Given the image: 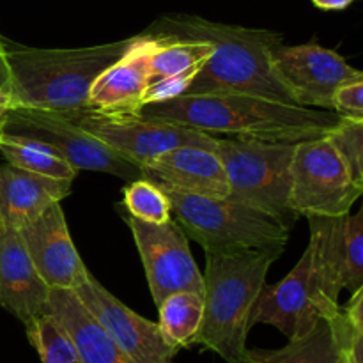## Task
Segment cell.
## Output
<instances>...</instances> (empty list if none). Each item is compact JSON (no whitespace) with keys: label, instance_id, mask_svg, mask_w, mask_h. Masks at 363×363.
Wrapping results in <instances>:
<instances>
[{"label":"cell","instance_id":"obj_1","mask_svg":"<svg viewBox=\"0 0 363 363\" xmlns=\"http://www.w3.org/2000/svg\"><path fill=\"white\" fill-rule=\"evenodd\" d=\"M138 113L211 135L286 144L326 137L342 121L333 110L308 108L245 92L183 94L144 105Z\"/></svg>","mask_w":363,"mask_h":363},{"label":"cell","instance_id":"obj_2","mask_svg":"<svg viewBox=\"0 0 363 363\" xmlns=\"http://www.w3.org/2000/svg\"><path fill=\"white\" fill-rule=\"evenodd\" d=\"M147 32L213 45V53L184 94L245 92L294 105L272 67L273 50L282 45V35L277 32L215 23L183 14L162 18Z\"/></svg>","mask_w":363,"mask_h":363},{"label":"cell","instance_id":"obj_3","mask_svg":"<svg viewBox=\"0 0 363 363\" xmlns=\"http://www.w3.org/2000/svg\"><path fill=\"white\" fill-rule=\"evenodd\" d=\"M284 248L206 252L204 318L194 346L227 363H248V332L259 293Z\"/></svg>","mask_w":363,"mask_h":363},{"label":"cell","instance_id":"obj_4","mask_svg":"<svg viewBox=\"0 0 363 363\" xmlns=\"http://www.w3.org/2000/svg\"><path fill=\"white\" fill-rule=\"evenodd\" d=\"M130 43L131 38L84 48H28L6 43L13 108L60 116L87 110L98 74L119 59Z\"/></svg>","mask_w":363,"mask_h":363},{"label":"cell","instance_id":"obj_5","mask_svg":"<svg viewBox=\"0 0 363 363\" xmlns=\"http://www.w3.org/2000/svg\"><path fill=\"white\" fill-rule=\"evenodd\" d=\"M158 186L169 197L172 218L206 252L286 248L289 241V227L233 199L202 197Z\"/></svg>","mask_w":363,"mask_h":363},{"label":"cell","instance_id":"obj_6","mask_svg":"<svg viewBox=\"0 0 363 363\" xmlns=\"http://www.w3.org/2000/svg\"><path fill=\"white\" fill-rule=\"evenodd\" d=\"M294 147L296 144L286 142L216 135L213 149L225 169L227 197L269 215L291 229L298 220L289 204Z\"/></svg>","mask_w":363,"mask_h":363},{"label":"cell","instance_id":"obj_7","mask_svg":"<svg viewBox=\"0 0 363 363\" xmlns=\"http://www.w3.org/2000/svg\"><path fill=\"white\" fill-rule=\"evenodd\" d=\"M347 163L330 135L298 142L291 162V209L298 216H344L362 197Z\"/></svg>","mask_w":363,"mask_h":363},{"label":"cell","instance_id":"obj_8","mask_svg":"<svg viewBox=\"0 0 363 363\" xmlns=\"http://www.w3.org/2000/svg\"><path fill=\"white\" fill-rule=\"evenodd\" d=\"M66 117L138 167L147 165L163 152L181 145L215 147L216 135L190 130L169 121L147 119L140 113L112 116L82 110Z\"/></svg>","mask_w":363,"mask_h":363},{"label":"cell","instance_id":"obj_9","mask_svg":"<svg viewBox=\"0 0 363 363\" xmlns=\"http://www.w3.org/2000/svg\"><path fill=\"white\" fill-rule=\"evenodd\" d=\"M339 312L340 305H333L323 293L312 255L305 248L296 266L280 282L262 286L252 312V326L269 325L291 340Z\"/></svg>","mask_w":363,"mask_h":363},{"label":"cell","instance_id":"obj_10","mask_svg":"<svg viewBox=\"0 0 363 363\" xmlns=\"http://www.w3.org/2000/svg\"><path fill=\"white\" fill-rule=\"evenodd\" d=\"M123 220L131 230L156 305L179 291L204 294V277L191 255L186 233L176 220L147 223L128 213Z\"/></svg>","mask_w":363,"mask_h":363},{"label":"cell","instance_id":"obj_11","mask_svg":"<svg viewBox=\"0 0 363 363\" xmlns=\"http://www.w3.org/2000/svg\"><path fill=\"white\" fill-rule=\"evenodd\" d=\"M6 131L38 138L55 147L77 170L112 174L126 181L142 177V167L121 156L101 140L92 137L69 117L30 108H13Z\"/></svg>","mask_w":363,"mask_h":363},{"label":"cell","instance_id":"obj_12","mask_svg":"<svg viewBox=\"0 0 363 363\" xmlns=\"http://www.w3.org/2000/svg\"><path fill=\"white\" fill-rule=\"evenodd\" d=\"M272 67L294 105L308 108L333 110L337 91L363 80V71L351 66L335 50L315 43L279 45L272 53Z\"/></svg>","mask_w":363,"mask_h":363},{"label":"cell","instance_id":"obj_13","mask_svg":"<svg viewBox=\"0 0 363 363\" xmlns=\"http://www.w3.org/2000/svg\"><path fill=\"white\" fill-rule=\"evenodd\" d=\"M73 291L131 363H169L177 354V350L163 339L158 323L126 307L91 272Z\"/></svg>","mask_w":363,"mask_h":363},{"label":"cell","instance_id":"obj_14","mask_svg":"<svg viewBox=\"0 0 363 363\" xmlns=\"http://www.w3.org/2000/svg\"><path fill=\"white\" fill-rule=\"evenodd\" d=\"M35 269L50 289H77L85 282V268L64 216L60 202L18 229Z\"/></svg>","mask_w":363,"mask_h":363},{"label":"cell","instance_id":"obj_15","mask_svg":"<svg viewBox=\"0 0 363 363\" xmlns=\"http://www.w3.org/2000/svg\"><path fill=\"white\" fill-rule=\"evenodd\" d=\"M155 34L131 38L126 52L98 74L87 99V110L99 113H138L149 84V62L155 50Z\"/></svg>","mask_w":363,"mask_h":363},{"label":"cell","instance_id":"obj_16","mask_svg":"<svg viewBox=\"0 0 363 363\" xmlns=\"http://www.w3.org/2000/svg\"><path fill=\"white\" fill-rule=\"evenodd\" d=\"M50 291L35 269L20 233L0 225V308L27 325L46 312Z\"/></svg>","mask_w":363,"mask_h":363},{"label":"cell","instance_id":"obj_17","mask_svg":"<svg viewBox=\"0 0 363 363\" xmlns=\"http://www.w3.org/2000/svg\"><path fill=\"white\" fill-rule=\"evenodd\" d=\"M142 177L156 184L202 197H227L225 169L213 147L181 145L142 167Z\"/></svg>","mask_w":363,"mask_h":363},{"label":"cell","instance_id":"obj_18","mask_svg":"<svg viewBox=\"0 0 363 363\" xmlns=\"http://www.w3.org/2000/svg\"><path fill=\"white\" fill-rule=\"evenodd\" d=\"M71 194V181L4 163L0 167V225L21 229Z\"/></svg>","mask_w":363,"mask_h":363},{"label":"cell","instance_id":"obj_19","mask_svg":"<svg viewBox=\"0 0 363 363\" xmlns=\"http://www.w3.org/2000/svg\"><path fill=\"white\" fill-rule=\"evenodd\" d=\"M46 312L66 328L82 363H131L89 314L73 289H52Z\"/></svg>","mask_w":363,"mask_h":363},{"label":"cell","instance_id":"obj_20","mask_svg":"<svg viewBox=\"0 0 363 363\" xmlns=\"http://www.w3.org/2000/svg\"><path fill=\"white\" fill-rule=\"evenodd\" d=\"M346 318H323L311 332L287 340L279 350H248V363H342Z\"/></svg>","mask_w":363,"mask_h":363},{"label":"cell","instance_id":"obj_21","mask_svg":"<svg viewBox=\"0 0 363 363\" xmlns=\"http://www.w3.org/2000/svg\"><path fill=\"white\" fill-rule=\"evenodd\" d=\"M0 152L7 163L28 172L71 183L78 176V170L55 147L38 138L4 131L0 137Z\"/></svg>","mask_w":363,"mask_h":363},{"label":"cell","instance_id":"obj_22","mask_svg":"<svg viewBox=\"0 0 363 363\" xmlns=\"http://www.w3.org/2000/svg\"><path fill=\"white\" fill-rule=\"evenodd\" d=\"M156 307L163 339L177 351L194 346L204 318V296L194 291H179L169 294Z\"/></svg>","mask_w":363,"mask_h":363},{"label":"cell","instance_id":"obj_23","mask_svg":"<svg viewBox=\"0 0 363 363\" xmlns=\"http://www.w3.org/2000/svg\"><path fill=\"white\" fill-rule=\"evenodd\" d=\"M155 35L158 38V41H156L155 50L151 53V62H149V84H155L170 74L181 73L194 64L204 62L213 53L211 43L163 34Z\"/></svg>","mask_w":363,"mask_h":363},{"label":"cell","instance_id":"obj_24","mask_svg":"<svg viewBox=\"0 0 363 363\" xmlns=\"http://www.w3.org/2000/svg\"><path fill=\"white\" fill-rule=\"evenodd\" d=\"M25 333L41 363H82L71 335L48 312L28 321Z\"/></svg>","mask_w":363,"mask_h":363},{"label":"cell","instance_id":"obj_25","mask_svg":"<svg viewBox=\"0 0 363 363\" xmlns=\"http://www.w3.org/2000/svg\"><path fill=\"white\" fill-rule=\"evenodd\" d=\"M123 206L133 218L147 223H165L172 218V208L165 191L145 177L130 181L123 190Z\"/></svg>","mask_w":363,"mask_h":363},{"label":"cell","instance_id":"obj_26","mask_svg":"<svg viewBox=\"0 0 363 363\" xmlns=\"http://www.w3.org/2000/svg\"><path fill=\"white\" fill-rule=\"evenodd\" d=\"M363 284V208L346 216L344 225V289L351 294Z\"/></svg>","mask_w":363,"mask_h":363},{"label":"cell","instance_id":"obj_27","mask_svg":"<svg viewBox=\"0 0 363 363\" xmlns=\"http://www.w3.org/2000/svg\"><path fill=\"white\" fill-rule=\"evenodd\" d=\"M330 138L346 156L354 179L363 188V119L342 117L335 130L330 133Z\"/></svg>","mask_w":363,"mask_h":363},{"label":"cell","instance_id":"obj_28","mask_svg":"<svg viewBox=\"0 0 363 363\" xmlns=\"http://www.w3.org/2000/svg\"><path fill=\"white\" fill-rule=\"evenodd\" d=\"M204 62L194 64V66L181 71V73L170 74V77L162 78V80L155 82V84H149L144 92V98H142V106L151 105V103L169 101V99L177 98V96H183L186 89L190 87L191 82H194V78L197 77L199 71L202 69Z\"/></svg>","mask_w":363,"mask_h":363},{"label":"cell","instance_id":"obj_29","mask_svg":"<svg viewBox=\"0 0 363 363\" xmlns=\"http://www.w3.org/2000/svg\"><path fill=\"white\" fill-rule=\"evenodd\" d=\"M333 112L346 119H363V80L351 82L337 91Z\"/></svg>","mask_w":363,"mask_h":363},{"label":"cell","instance_id":"obj_30","mask_svg":"<svg viewBox=\"0 0 363 363\" xmlns=\"http://www.w3.org/2000/svg\"><path fill=\"white\" fill-rule=\"evenodd\" d=\"M344 318L350 323L351 330L354 332H363V284L351 294V300L347 301L346 307L342 308Z\"/></svg>","mask_w":363,"mask_h":363},{"label":"cell","instance_id":"obj_31","mask_svg":"<svg viewBox=\"0 0 363 363\" xmlns=\"http://www.w3.org/2000/svg\"><path fill=\"white\" fill-rule=\"evenodd\" d=\"M346 342L353 363H363V332H354L350 326Z\"/></svg>","mask_w":363,"mask_h":363},{"label":"cell","instance_id":"obj_32","mask_svg":"<svg viewBox=\"0 0 363 363\" xmlns=\"http://www.w3.org/2000/svg\"><path fill=\"white\" fill-rule=\"evenodd\" d=\"M11 89V71L9 62H7L6 53V43L0 38V92H7L9 94Z\"/></svg>","mask_w":363,"mask_h":363},{"label":"cell","instance_id":"obj_33","mask_svg":"<svg viewBox=\"0 0 363 363\" xmlns=\"http://www.w3.org/2000/svg\"><path fill=\"white\" fill-rule=\"evenodd\" d=\"M13 110V101H11V96L7 92H0V137L6 131V123L9 112Z\"/></svg>","mask_w":363,"mask_h":363},{"label":"cell","instance_id":"obj_34","mask_svg":"<svg viewBox=\"0 0 363 363\" xmlns=\"http://www.w3.org/2000/svg\"><path fill=\"white\" fill-rule=\"evenodd\" d=\"M353 2L354 0H312V4L323 11H342Z\"/></svg>","mask_w":363,"mask_h":363},{"label":"cell","instance_id":"obj_35","mask_svg":"<svg viewBox=\"0 0 363 363\" xmlns=\"http://www.w3.org/2000/svg\"><path fill=\"white\" fill-rule=\"evenodd\" d=\"M347 332H350V323H346V330H344V339H342V363H353L351 360V354L347 351Z\"/></svg>","mask_w":363,"mask_h":363},{"label":"cell","instance_id":"obj_36","mask_svg":"<svg viewBox=\"0 0 363 363\" xmlns=\"http://www.w3.org/2000/svg\"><path fill=\"white\" fill-rule=\"evenodd\" d=\"M362 199H363V194H362ZM362 208H363V206H362Z\"/></svg>","mask_w":363,"mask_h":363},{"label":"cell","instance_id":"obj_37","mask_svg":"<svg viewBox=\"0 0 363 363\" xmlns=\"http://www.w3.org/2000/svg\"><path fill=\"white\" fill-rule=\"evenodd\" d=\"M169 363H170V362H169Z\"/></svg>","mask_w":363,"mask_h":363}]
</instances>
